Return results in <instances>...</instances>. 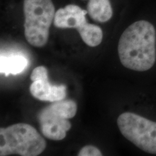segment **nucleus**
Here are the masks:
<instances>
[{
    "mask_svg": "<svg viewBox=\"0 0 156 156\" xmlns=\"http://www.w3.org/2000/svg\"><path fill=\"white\" fill-rule=\"evenodd\" d=\"M24 33L27 41L35 47L47 44L49 29L55 17L51 0H24Z\"/></svg>",
    "mask_w": 156,
    "mask_h": 156,
    "instance_id": "obj_3",
    "label": "nucleus"
},
{
    "mask_svg": "<svg viewBox=\"0 0 156 156\" xmlns=\"http://www.w3.org/2000/svg\"><path fill=\"white\" fill-rule=\"evenodd\" d=\"M46 147L44 138L30 124L18 123L0 129L1 156H37Z\"/></svg>",
    "mask_w": 156,
    "mask_h": 156,
    "instance_id": "obj_2",
    "label": "nucleus"
},
{
    "mask_svg": "<svg viewBox=\"0 0 156 156\" xmlns=\"http://www.w3.org/2000/svg\"><path fill=\"white\" fill-rule=\"evenodd\" d=\"M28 61L25 56L20 54H1L0 56V72L5 76L17 75L24 71Z\"/></svg>",
    "mask_w": 156,
    "mask_h": 156,
    "instance_id": "obj_7",
    "label": "nucleus"
},
{
    "mask_svg": "<svg viewBox=\"0 0 156 156\" xmlns=\"http://www.w3.org/2000/svg\"><path fill=\"white\" fill-rule=\"evenodd\" d=\"M118 55L125 69L147 73L156 68V28L147 20L132 23L121 35Z\"/></svg>",
    "mask_w": 156,
    "mask_h": 156,
    "instance_id": "obj_1",
    "label": "nucleus"
},
{
    "mask_svg": "<svg viewBox=\"0 0 156 156\" xmlns=\"http://www.w3.org/2000/svg\"><path fill=\"white\" fill-rule=\"evenodd\" d=\"M78 156H102L103 154L98 148L93 145L84 146L77 154Z\"/></svg>",
    "mask_w": 156,
    "mask_h": 156,
    "instance_id": "obj_9",
    "label": "nucleus"
},
{
    "mask_svg": "<svg viewBox=\"0 0 156 156\" xmlns=\"http://www.w3.org/2000/svg\"><path fill=\"white\" fill-rule=\"evenodd\" d=\"M33 82L30 86V94L41 101H54L65 99L67 87L65 85H54L48 81V70L44 66H39L33 70L30 75Z\"/></svg>",
    "mask_w": 156,
    "mask_h": 156,
    "instance_id": "obj_6",
    "label": "nucleus"
},
{
    "mask_svg": "<svg viewBox=\"0 0 156 156\" xmlns=\"http://www.w3.org/2000/svg\"><path fill=\"white\" fill-rule=\"evenodd\" d=\"M87 11L93 20L99 23L107 22L113 15L110 0H89Z\"/></svg>",
    "mask_w": 156,
    "mask_h": 156,
    "instance_id": "obj_8",
    "label": "nucleus"
},
{
    "mask_svg": "<svg viewBox=\"0 0 156 156\" xmlns=\"http://www.w3.org/2000/svg\"><path fill=\"white\" fill-rule=\"evenodd\" d=\"M88 14L79 6L68 5L56 12L54 25L58 28L77 29L82 40L90 47L100 45L103 40V30L98 25L87 23Z\"/></svg>",
    "mask_w": 156,
    "mask_h": 156,
    "instance_id": "obj_5",
    "label": "nucleus"
},
{
    "mask_svg": "<svg viewBox=\"0 0 156 156\" xmlns=\"http://www.w3.org/2000/svg\"><path fill=\"white\" fill-rule=\"evenodd\" d=\"M77 103L73 100H61L52 102L49 106L39 111L37 118L43 135L51 140L64 139L71 129L69 119L75 116Z\"/></svg>",
    "mask_w": 156,
    "mask_h": 156,
    "instance_id": "obj_4",
    "label": "nucleus"
}]
</instances>
